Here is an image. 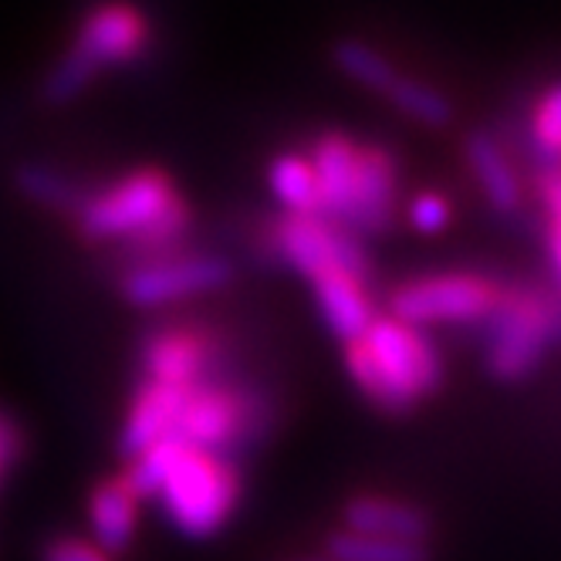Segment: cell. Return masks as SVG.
<instances>
[{
    "instance_id": "6da1fadb",
    "label": "cell",
    "mask_w": 561,
    "mask_h": 561,
    "mask_svg": "<svg viewBox=\"0 0 561 561\" xmlns=\"http://www.w3.org/2000/svg\"><path fill=\"white\" fill-rule=\"evenodd\" d=\"M123 477L139 501H163L173 528H180L186 538H207L220 531L240 497V477L227 457L186 447L173 436L133 457Z\"/></svg>"
},
{
    "instance_id": "7a4b0ae2",
    "label": "cell",
    "mask_w": 561,
    "mask_h": 561,
    "mask_svg": "<svg viewBox=\"0 0 561 561\" xmlns=\"http://www.w3.org/2000/svg\"><path fill=\"white\" fill-rule=\"evenodd\" d=\"M149 45V24L136 8L105 4L85 14L75 45L45 78V99L61 105L82 95L105 65H123Z\"/></svg>"
},
{
    "instance_id": "3957f363",
    "label": "cell",
    "mask_w": 561,
    "mask_h": 561,
    "mask_svg": "<svg viewBox=\"0 0 561 561\" xmlns=\"http://www.w3.org/2000/svg\"><path fill=\"white\" fill-rule=\"evenodd\" d=\"M264 248L271 251L274 261L291 264L308 280L322 271H342L355 277L358 285H366L369 277V257L363 244H358V237L348 227L325 217H277L267 224Z\"/></svg>"
},
{
    "instance_id": "277c9868",
    "label": "cell",
    "mask_w": 561,
    "mask_h": 561,
    "mask_svg": "<svg viewBox=\"0 0 561 561\" xmlns=\"http://www.w3.org/2000/svg\"><path fill=\"white\" fill-rule=\"evenodd\" d=\"M176 186L163 170H139L108 190H92L85 207L75 214V227L89 244L99 240H123L152 224L173 199Z\"/></svg>"
},
{
    "instance_id": "5b68a950",
    "label": "cell",
    "mask_w": 561,
    "mask_h": 561,
    "mask_svg": "<svg viewBox=\"0 0 561 561\" xmlns=\"http://www.w3.org/2000/svg\"><path fill=\"white\" fill-rule=\"evenodd\" d=\"M366 352L379 366L389 389L413 407L420 396L436 392L444 382V363L436 348L420 335V329L399 325L396 318H373L369 332L363 335Z\"/></svg>"
},
{
    "instance_id": "8992f818",
    "label": "cell",
    "mask_w": 561,
    "mask_h": 561,
    "mask_svg": "<svg viewBox=\"0 0 561 561\" xmlns=\"http://www.w3.org/2000/svg\"><path fill=\"white\" fill-rule=\"evenodd\" d=\"M230 261L217 254H183L152 267L129 271L123 277V295L136 308H156V305H170L190 295H204L214 291L230 280Z\"/></svg>"
},
{
    "instance_id": "52a82bcc",
    "label": "cell",
    "mask_w": 561,
    "mask_h": 561,
    "mask_svg": "<svg viewBox=\"0 0 561 561\" xmlns=\"http://www.w3.org/2000/svg\"><path fill=\"white\" fill-rule=\"evenodd\" d=\"M494 295L473 277H426L392 295V318L407 329L430 322H467L488 314Z\"/></svg>"
},
{
    "instance_id": "ba28073f",
    "label": "cell",
    "mask_w": 561,
    "mask_h": 561,
    "mask_svg": "<svg viewBox=\"0 0 561 561\" xmlns=\"http://www.w3.org/2000/svg\"><path fill=\"white\" fill-rule=\"evenodd\" d=\"M214 358V342L196 329H159L142 345L146 382L193 389L204 382Z\"/></svg>"
},
{
    "instance_id": "9c48e42d",
    "label": "cell",
    "mask_w": 561,
    "mask_h": 561,
    "mask_svg": "<svg viewBox=\"0 0 561 561\" xmlns=\"http://www.w3.org/2000/svg\"><path fill=\"white\" fill-rule=\"evenodd\" d=\"M308 167L314 173L318 199H322V217L335 220L352 230L355 214V176H358V149L339 136L329 133L314 142Z\"/></svg>"
},
{
    "instance_id": "30bf717a",
    "label": "cell",
    "mask_w": 561,
    "mask_h": 561,
    "mask_svg": "<svg viewBox=\"0 0 561 561\" xmlns=\"http://www.w3.org/2000/svg\"><path fill=\"white\" fill-rule=\"evenodd\" d=\"M186 392L183 386H163V382H142L133 407H129V416H126V426H123V454L133 460L139 454H146L152 444L159 439H167L180 420V410L186 403Z\"/></svg>"
},
{
    "instance_id": "8fae6325",
    "label": "cell",
    "mask_w": 561,
    "mask_h": 561,
    "mask_svg": "<svg viewBox=\"0 0 561 561\" xmlns=\"http://www.w3.org/2000/svg\"><path fill=\"white\" fill-rule=\"evenodd\" d=\"M345 525L352 535H369L386 541H410L423 545L430 535V517L426 511L389 501V497H355L345 504Z\"/></svg>"
},
{
    "instance_id": "7c38bea8",
    "label": "cell",
    "mask_w": 561,
    "mask_h": 561,
    "mask_svg": "<svg viewBox=\"0 0 561 561\" xmlns=\"http://www.w3.org/2000/svg\"><path fill=\"white\" fill-rule=\"evenodd\" d=\"M311 288H314V298H318V311L329 322V329L348 345V342H358L369 325H373V308H369V298L363 291L355 277L342 274V271H322L311 277Z\"/></svg>"
},
{
    "instance_id": "4fadbf2b",
    "label": "cell",
    "mask_w": 561,
    "mask_h": 561,
    "mask_svg": "<svg viewBox=\"0 0 561 561\" xmlns=\"http://www.w3.org/2000/svg\"><path fill=\"white\" fill-rule=\"evenodd\" d=\"M136 520H139V497L129 491L126 477H108L92 491L89 497V525L95 535L99 551H126L133 535H136Z\"/></svg>"
},
{
    "instance_id": "5bb4252c",
    "label": "cell",
    "mask_w": 561,
    "mask_h": 561,
    "mask_svg": "<svg viewBox=\"0 0 561 561\" xmlns=\"http://www.w3.org/2000/svg\"><path fill=\"white\" fill-rule=\"evenodd\" d=\"M396 170L382 149H358V176H355V214L352 230L379 233L392 217Z\"/></svg>"
},
{
    "instance_id": "9a60e30c",
    "label": "cell",
    "mask_w": 561,
    "mask_h": 561,
    "mask_svg": "<svg viewBox=\"0 0 561 561\" xmlns=\"http://www.w3.org/2000/svg\"><path fill=\"white\" fill-rule=\"evenodd\" d=\"M467 156H470V163H473V173H477L480 186H484V193L491 199V207L501 210V214L517 210V204H520V186H517L514 170L507 167L501 146L488 133H473L467 139Z\"/></svg>"
},
{
    "instance_id": "2e32d148",
    "label": "cell",
    "mask_w": 561,
    "mask_h": 561,
    "mask_svg": "<svg viewBox=\"0 0 561 561\" xmlns=\"http://www.w3.org/2000/svg\"><path fill=\"white\" fill-rule=\"evenodd\" d=\"M538 348H541V329L538 322H531L528 311H504L497 325V345L491 355L494 373L504 379L528 373L538 358Z\"/></svg>"
},
{
    "instance_id": "e0dca14e",
    "label": "cell",
    "mask_w": 561,
    "mask_h": 561,
    "mask_svg": "<svg viewBox=\"0 0 561 561\" xmlns=\"http://www.w3.org/2000/svg\"><path fill=\"white\" fill-rule=\"evenodd\" d=\"M271 190L280 204L288 207V214L322 217V199H318L314 173L305 156H295V152L277 156L271 163Z\"/></svg>"
},
{
    "instance_id": "ac0fdd59",
    "label": "cell",
    "mask_w": 561,
    "mask_h": 561,
    "mask_svg": "<svg viewBox=\"0 0 561 561\" xmlns=\"http://www.w3.org/2000/svg\"><path fill=\"white\" fill-rule=\"evenodd\" d=\"M14 180H18L21 196L34 199V204H42L48 210L71 214V217L85 207V199L92 193V190L78 186L75 180H68L65 173H58L51 167H21Z\"/></svg>"
},
{
    "instance_id": "d6986e66",
    "label": "cell",
    "mask_w": 561,
    "mask_h": 561,
    "mask_svg": "<svg viewBox=\"0 0 561 561\" xmlns=\"http://www.w3.org/2000/svg\"><path fill=\"white\" fill-rule=\"evenodd\" d=\"M329 561H430L423 545L410 541H386V538H369V535H332L325 545Z\"/></svg>"
},
{
    "instance_id": "ffe728a7",
    "label": "cell",
    "mask_w": 561,
    "mask_h": 561,
    "mask_svg": "<svg viewBox=\"0 0 561 561\" xmlns=\"http://www.w3.org/2000/svg\"><path fill=\"white\" fill-rule=\"evenodd\" d=\"M332 55H335V65L352 78V82L366 85L373 92L386 95L392 89V82L399 78V71L386 61V55H379L366 42H355V37H345V42H339L332 48Z\"/></svg>"
},
{
    "instance_id": "44dd1931",
    "label": "cell",
    "mask_w": 561,
    "mask_h": 561,
    "mask_svg": "<svg viewBox=\"0 0 561 561\" xmlns=\"http://www.w3.org/2000/svg\"><path fill=\"white\" fill-rule=\"evenodd\" d=\"M386 99L403 115L416 118V123H423V126H447L454 118V108L444 95L430 85H423V82H416V78H407V75L396 78L392 89L386 92Z\"/></svg>"
},
{
    "instance_id": "7402d4cb",
    "label": "cell",
    "mask_w": 561,
    "mask_h": 561,
    "mask_svg": "<svg viewBox=\"0 0 561 561\" xmlns=\"http://www.w3.org/2000/svg\"><path fill=\"white\" fill-rule=\"evenodd\" d=\"M410 220L416 230L423 233H436V230H444L450 224V204L444 196H436V193H423L413 199V207H410Z\"/></svg>"
},
{
    "instance_id": "603a6c76",
    "label": "cell",
    "mask_w": 561,
    "mask_h": 561,
    "mask_svg": "<svg viewBox=\"0 0 561 561\" xmlns=\"http://www.w3.org/2000/svg\"><path fill=\"white\" fill-rule=\"evenodd\" d=\"M538 139L545 149H551L554 156L561 152V85H554L538 112Z\"/></svg>"
},
{
    "instance_id": "cb8c5ba5",
    "label": "cell",
    "mask_w": 561,
    "mask_h": 561,
    "mask_svg": "<svg viewBox=\"0 0 561 561\" xmlns=\"http://www.w3.org/2000/svg\"><path fill=\"white\" fill-rule=\"evenodd\" d=\"M42 561H108L105 551H99L89 541H78V538H55L45 545Z\"/></svg>"
},
{
    "instance_id": "d4e9b609",
    "label": "cell",
    "mask_w": 561,
    "mask_h": 561,
    "mask_svg": "<svg viewBox=\"0 0 561 561\" xmlns=\"http://www.w3.org/2000/svg\"><path fill=\"white\" fill-rule=\"evenodd\" d=\"M548 204H551V217H554V224L561 227V176H554V180L548 183Z\"/></svg>"
},
{
    "instance_id": "484cf974",
    "label": "cell",
    "mask_w": 561,
    "mask_h": 561,
    "mask_svg": "<svg viewBox=\"0 0 561 561\" xmlns=\"http://www.w3.org/2000/svg\"><path fill=\"white\" fill-rule=\"evenodd\" d=\"M551 254H554V261H558V267H561V227H554V237H551Z\"/></svg>"
},
{
    "instance_id": "4316f807",
    "label": "cell",
    "mask_w": 561,
    "mask_h": 561,
    "mask_svg": "<svg viewBox=\"0 0 561 561\" xmlns=\"http://www.w3.org/2000/svg\"><path fill=\"white\" fill-rule=\"evenodd\" d=\"M298 561H329V558H298Z\"/></svg>"
}]
</instances>
